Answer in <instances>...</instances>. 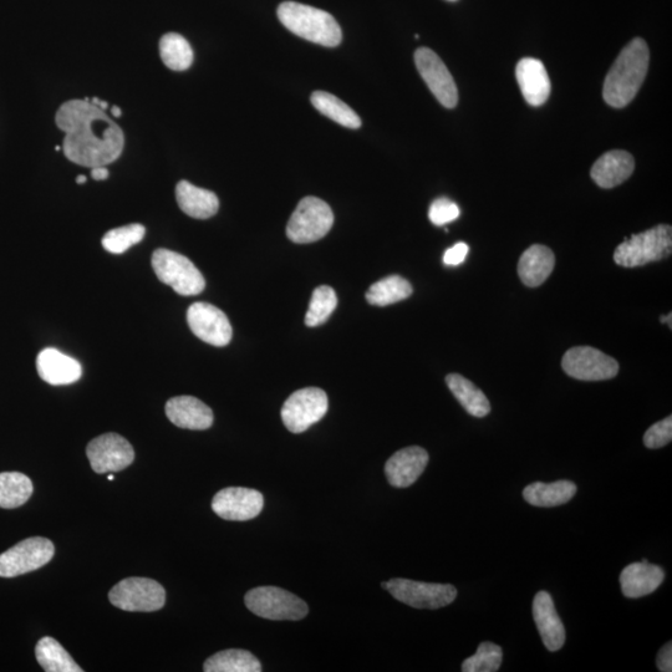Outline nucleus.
<instances>
[{
	"mask_svg": "<svg viewBox=\"0 0 672 672\" xmlns=\"http://www.w3.org/2000/svg\"><path fill=\"white\" fill-rule=\"evenodd\" d=\"M55 122L65 134L64 155L76 165H110L124 151V131L91 101L71 100L61 105Z\"/></svg>",
	"mask_w": 672,
	"mask_h": 672,
	"instance_id": "1",
	"label": "nucleus"
},
{
	"mask_svg": "<svg viewBox=\"0 0 672 672\" xmlns=\"http://www.w3.org/2000/svg\"><path fill=\"white\" fill-rule=\"evenodd\" d=\"M650 53L645 40L635 38L621 50L605 79V103L621 109L634 100L648 74Z\"/></svg>",
	"mask_w": 672,
	"mask_h": 672,
	"instance_id": "2",
	"label": "nucleus"
},
{
	"mask_svg": "<svg viewBox=\"0 0 672 672\" xmlns=\"http://www.w3.org/2000/svg\"><path fill=\"white\" fill-rule=\"evenodd\" d=\"M278 18L289 32L323 47H338L343 39L333 15L310 5L284 2L279 5Z\"/></svg>",
	"mask_w": 672,
	"mask_h": 672,
	"instance_id": "3",
	"label": "nucleus"
},
{
	"mask_svg": "<svg viewBox=\"0 0 672 672\" xmlns=\"http://www.w3.org/2000/svg\"><path fill=\"white\" fill-rule=\"evenodd\" d=\"M672 251V228L659 224L648 231L633 234L615 249L614 261L624 268L643 267L663 261Z\"/></svg>",
	"mask_w": 672,
	"mask_h": 672,
	"instance_id": "4",
	"label": "nucleus"
},
{
	"mask_svg": "<svg viewBox=\"0 0 672 672\" xmlns=\"http://www.w3.org/2000/svg\"><path fill=\"white\" fill-rule=\"evenodd\" d=\"M152 268L160 282L170 285L182 297H193L206 288L205 277L190 259L168 249H157L152 254Z\"/></svg>",
	"mask_w": 672,
	"mask_h": 672,
	"instance_id": "5",
	"label": "nucleus"
},
{
	"mask_svg": "<svg viewBox=\"0 0 672 672\" xmlns=\"http://www.w3.org/2000/svg\"><path fill=\"white\" fill-rule=\"evenodd\" d=\"M333 224L334 213L327 202L317 197H305L290 217L287 236L298 244L317 242L327 236Z\"/></svg>",
	"mask_w": 672,
	"mask_h": 672,
	"instance_id": "6",
	"label": "nucleus"
},
{
	"mask_svg": "<svg viewBox=\"0 0 672 672\" xmlns=\"http://www.w3.org/2000/svg\"><path fill=\"white\" fill-rule=\"evenodd\" d=\"M244 603L253 614L268 620H302L309 613L302 599L278 587H258L246 594Z\"/></svg>",
	"mask_w": 672,
	"mask_h": 672,
	"instance_id": "7",
	"label": "nucleus"
},
{
	"mask_svg": "<svg viewBox=\"0 0 672 672\" xmlns=\"http://www.w3.org/2000/svg\"><path fill=\"white\" fill-rule=\"evenodd\" d=\"M109 599L115 608L125 612H157L164 608L166 590L149 578H126L110 590Z\"/></svg>",
	"mask_w": 672,
	"mask_h": 672,
	"instance_id": "8",
	"label": "nucleus"
},
{
	"mask_svg": "<svg viewBox=\"0 0 672 672\" xmlns=\"http://www.w3.org/2000/svg\"><path fill=\"white\" fill-rule=\"evenodd\" d=\"M383 588L399 602L416 609L436 610L455 602L457 589L451 584L415 582L394 578L383 583Z\"/></svg>",
	"mask_w": 672,
	"mask_h": 672,
	"instance_id": "9",
	"label": "nucleus"
},
{
	"mask_svg": "<svg viewBox=\"0 0 672 672\" xmlns=\"http://www.w3.org/2000/svg\"><path fill=\"white\" fill-rule=\"evenodd\" d=\"M327 392L318 388L295 391L282 407L283 424L293 434H302L327 415Z\"/></svg>",
	"mask_w": 672,
	"mask_h": 672,
	"instance_id": "10",
	"label": "nucleus"
},
{
	"mask_svg": "<svg viewBox=\"0 0 672 672\" xmlns=\"http://www.w3.org/2000/svg\"><path fill=\"white\" fill-rule=\"evenodd\" d=\"M55 554L52 541L43 537L25 539L0 554V577L14 578L44 567Z\"/></svg>",
	"mask_w": 672,
	"mask_h": 672,
	"instance_id": "11",
	"label": "nucleus"
},
{
	"mask_svg": "<svg viewBox=\"0 0 672 672\" xmlns=\"http://www.w3.org/2000/svg\"><path fill=\"white\" fill-rule=\"evenodd\" d=\"M562 368L570 378L603 381L619 373L618 361L592 346H575L564 354Z\"/></svg>",
	"mask_w": 672,
	"mask_h": 672,
	"instance_id": "12",
	"label": "nucleus"
},
{
	"mask_svg": "<svg viewBox=\"0 0 672 672\" xmlns=\"http://www.w3.org/2000/svg\"><path fill=\"white\" fill-rule=\"evenodd\" d=\"M86 455L91 468L100 475L125 470L135 460L134 447L117 434L96 437L86 448Z\"/></svg>",
	"mask_w": 672,
	"mask_h": 672,
	"instance_id": "13",
	"label": "nucleus"
},
{
	"mask_svg": "<svg viewBox=\"0 0 672 672\" xmlns=\"http://www.w3.org/2000/svg\"><path fill=\"white\" fill-rule=\"evenodd\" d=\"M415 64L421 78L425 80L431 93L447 109L458 103V90L444 61L429 48H420L415 53Z\"/></svg>",
	"mask_w": 672,
	"mask_h": 672,
	"instance_id": "14",
	"label": "nucleus"
},
{
	"mask_svg": "<svg viewBox=\"0 0 672 672\" xmlns=\"http://www.w3.org/2000/svg\"><path fill=\"white\" fill-rule=\"evenodd\" d=\"M187 323L192 333L207 344L222 348L231 343L232 325L227 315L215 305L192 304L187 312Z\"/></svg>",
	"mask_w": 672,
	"mask_h": 672,
	"instance_id": "15",
	"label": "nucleus"
},
{
	"mask_svg": "<svg viewBox=\"0 0 672 672\" xmlns=\"http://www.w3.org/2000/svg\"><path fill=\"white\" fill-rule=\"evenodd\" d=\"M261 492L244 487H228L218 492L212 501L213 512L226 521H249L262 512Z\"/></svg>",
	"mask_w": 672,
	"mask_h": 672,
	"instance_id": "16",
	"label": "nucleus"
},
{
	"mask_svg": "<svg viewBox=\"0 0 672 672\" xmlns=\"http://www.w3.org/2000/svg\"><path fill=\"white\" fill-rule=\"evenodd\" d=\"M429 460V453L425 448L419 446L402 448L386 462V478H388L392 487H410L424 473L425 468L429 465Z\"/></svg>",
	"mask_w": 672,
	"mask_h": 672,
	"instance_id": "17",
	"label": "nucleus"
},
{
	"mask_svg": "<svg viewBox=\"0 0 672 672\" xmlns=\"http://www.w3.org/2000/svg\"><path fill=\"white\" fill-rule=\"evenodd\" d=\"M166 415L173 425L186 430H207L213 425V412L193 396H177L167 401Z\"/></svg>",
	"mask_w": 672,
	"mask_h": 672,
	"instance_id": "18",
	"label": "nucleus"
},
{
	"mask_svg": "<svg viewBox=\"0 0 672 672\" xmlns=\"http://www.w3.org/2000/svg\"><path fill=\"white\" fill-rule=\"evenodd\" d=\"M533 619L549 651H558L565 643V628L548 592H539L533 600Z\"/></svg>",
	"mask_w": 672,
	"mask_h": 672,
	"instance_id": "19",
	"label": "nucleus"
},
{
	"mask_svg": "<svg viewBox=\"0 0 672 672\" xmlns=\"http://www.w3.org/2000/svg\"><path fill=\"white\" fill-rule=\"evenodd\" d=\"M665 572L658 565L643 559L623 569L620 574L621 592L626 598L638 599L654 593L664 582Z\"/></svg>",
	"mask_w": 672,
	"mask_h": 672,
	"instance_id": "20",
	"label": "nucleus"
},
{
	"mask_svg": "<svg viewBox=\"0 0 672 672\" xmlns=\"http://www.w3.org/2000/svg\"><path fill=\"white\" fill-rule=\"evenodd\" d=\"M517 81L524 99L532 106H541L551 95V80L541 60L524 58L517 64Z\"/></svg>",
	"mask_w": 672,
	"mask_h": 672,
	"instance_id": "21",
	"label": "nucleus"
},
{
	"mask_svg": "<svg viewBox=\"0 0 672 672\" xmlns=\"http://www.w3.org/2000/svg\"><path fill=\"white\" fill-rule=\"evenodd\" d=\"M37 369L40 378L54 386L74 384L83 374L78 360L53 348L45 349L38 355Z\"/></svg>",
	"mask_w": 672,
	"mask_h": 672,
	"instance_id": "22",
	"label": "nucleus"
},
{
	"mask_svg": "<svg viewBox=\"0 0 672 672\" xmlns=\"http://www.w3.org/2000/svg\"><path fill=\"white\" fill-rule=\"evenodd\" d=\"M635 168L634 157L626 151H610L595 162L590 171L593 181L602 188H614L628 180Z\"/></svg>",
	"mask_w": 672,
	"mask_h": 672,
	"instance_id": "23",
	"label": "nucleus"
},
{
	"mask_svg": "<svg viewBox=\"0 0 672 672\" xmlns=\"http://www.w3.org/2000/svg\"><path fill=\"white\" fill-rule=\"evenodd\" d=\"M556 257L551 248L542 244H533L521 256L518 262V276L527 287L536 288L551 276Z\"/></svg>",
	"mask_w": 672,
	"mask_h": 672,
	"instance_id": "24",
	"label": "nucleus"
},
{
	"mask_svg": "<svg viewBox=\"0 0 672 672\" xmlns=\"http://www.w3.org/2000/svg\"><path fill=\"white\" fill-rule=\"evenodd\" d=\"M176 200L182 212L196 220H208L215 216L220 208L216 193L203 190L187 181L178 182Z\"/></svg>",
	"mask_w": 672,
	"mask_h": 672,
	"instance_id": "25",
	"label": "nucleus"
},
{
	"mask_svg": "<svg viewBox=\"0 0 672 672\" xmlns=\"http://www.w3.org/2000/svg\"><path fill=\"white\" fill-rule=\"evenodd\" d=\"M577 490V485L572 481L536 482L524 488L523 498L534 507L551 508L568 503Z\"/></svg>",
	"mask_w": 672,
	"mask_h": 672,
	"instance_id": "26",
	"label": "nucleus"
},
{
	"mask_svg": "<svg viewBox=\"0 0 672 672\" xmlns=\"http://www.w3.org/2000/svg\"><path fill=\"white\" fill-rule=\"evenodd\" d=\"M446 384L468 414L478 419L490 414V401L483 391L470 380L463 378L460 374H450L446 376Z\"/></svg>",
	"mask_w": 672,
	"mask_h": 672,
	"instance_id": "27",
	"label": "nucleus"
},
{
	"mask_svg": "<svg viewBox=\"0 0 672 672\" xmlns=\"http://www.w3.org/2000/svg\"><path fill=\"white\" fill-rule=\"evenodd\" d=\"M203 670L206 672H261L262 665L247 650L229 649L207 659Z\"/></svg>",
	"mask_w": 672,
	"mask_h": 672,
	"instance_id": "28",
	"label": "nucleus"
},
{
	"mask_svg": "<svg viewBox=\"0 0 672 672\" xmlns=\"http://www.w3.org/2000/svg\"><path fill=\"white\" fill-rule=\"evenodd\" d=\"M35 656L40 666L47 672H83L68 651L58 641L49 636L39 640Z\"/></svg>",
	"mask_w": 672,
	"mask_h": 672,
	"instance_id": "29",
	"label": "nucleus"
},
{
	"mask_svg": "<svg viewBox=\"0 0 672 672\" xmlns=\"http://www.w3.org/2000/svg\"><path fill=\"white\" fill-rule=\"evenodd\" d=\"M412 292L414 289L409 280L400 276H390L371 285L366 293V300L376 307H388V305L410 298Z\"/></svg>",
	"mask_w": 672,
	"mask_h": 672,
	"instance_id": "30",
	"label": "nucleus"
},
{
	"mask_svg": "<svg viewBox=\"0 0 672 672\" xmlns=\"http://www.w3.org/2000/svg\"><path fill=\"white\" fill-rule=\"evenodd\" d=\"M310 101H312L314 108L320 114L329 117L336 124L354 130L359 129L361 126L359 115L349 105H346L344 101H341L332 94L325 93V91H315Z\"/></svg>",
	"mask_w": 672,
	"mask_h": 672,
	"instance_id": "31",
	"label": "nucleus"
},
{
	"mask_svg": "<svg viewBox=\"0 0 672 672\" xmlns=\"http://www.w3.org/2000/svg\"><path fill=\"white\" fill-rule=\"evenodd\" d=\"M32 495L33 483L29 477L19 472L0 473V508L23 506Z\"/></svg>",
	"mask_w": 672,
	"mask_h": 672,
	"instance_id": "32",
	"label": "nucleus"
},
{
	"mask_svg": "<svg viewBox=\"0 0 672 672\" xmlns=\"http://www.w3.org/2000/svg\"><path fill=\"white\" fill-rule=\"evenodd\" d=\"M160 55L168 69L185 71L193 63V50L182 35L168 33L160 40Z\"/></svg>",
	"mask_w": 672,
	"mask_h": 672,
	"instance_id": "33",
	"label": "nucleus"
},
{
	"mask_svg": "<svg viewBox=\"0 0 672 672\" xmlns=\"http://www.w3.org/2000/svg\"><path fill=\"white\" fill-rule=\"evenodd\" d=\"M338 305L335 290L329 285H320L314 289L309 309L305 315V324L310 328L319 327L330 318Z\"/></svg>",
	"mask_w": 672,
	"mask_h": 672,
	"instance_id": "34",
	"label": "nucleus"
},
{
	"mask_svg": "<svg viewBox=\"0 0 672 672\" xmlns=\"http://www.w3.org/2000/svg\"><path fill=\"white\" fill-rule=\"evenodd\" d=\"M146 229L142 224H129L120 228L111 229L103 238L105 251L112 254H122L144 239Z\"/></svg>",
	"mask_w": 672,
	"mask_h": 672,
	"instance_id": "35",
	"label": "nucleus"
},
{
	"mask_svg": "<svg viewBox=\"0 0 672 672\" xmlns=\"http://www.w3.org/2000/svg\"><path fill=\"white\" fill-rule=\"evenodd\" d=\"M503 659L501 646L490 643H482L478 646L476 654L463 661V672H496L500 670Z\"/></svg>",
	"mask_w": 672,
	"mask_h": 672,
	"instance_id": "36",
	"label": "nucleus"
},
{
	"mask_svg": "<svg viewBox=\"0 0 672 672\" xmlns=\"http://www.w3.org/2000/svg\"><path fill=\"white\" fill-rule=\"evenodd\" d=\"M460 207L446 197L437 198L432 202L429 218L435 226H445L447 223L456 221L460 217Z\"/></svg>",
	"mask_w": 672,
	"mask_h": 672,
	"instance_id": "37",
	"label": "nucleus"
},
{
	"mask_svg": "<svg viewBox=\"0 0 672 672\" xmlns=\"http://www.w3.org/2000/svg\"><path fill=\"white\" fill-rule=\"evenodd\" d=\"M672 440V417L656 422L644 435V445L651 450L664 447Z\"/></svg>",
	"mask_w": 672,
	"mask_h": 672,
	"instance_id": "38",
	"label": "nucleus"
},
{
	"mask_svg": "<svg viewBox=\"0 0 672 672\" xmlns=\"http://www.w3.org/2000/svg\"><path fill=\"white\" fill-rule=\"evenodd\" d=\"M468 252H470L468 244L463 242L457 243L452 248L447 249L444 256V263L446 266L451 267L460 266V264L465 262Z\"/></svg>",
	"mask_w": 672,
	"mask_h": 672,
	"instance_id": "39",
	"label": "nucleus"
},
{
	"mask_svg": "<svg viewBox=\"0 0 672 672\" xmlns=\"http://www.w3.org/2000/svg\"><path fill=\"white\" fill-rule=\"evenodd\" d=\"M656 665L661 672H671L672 671V644H666L663 649L659 651L658 659H656Z\"/></svg>",
	"mask_w": 672,
	"mask_h": 672,
	"instance_id": "40",
	"label": "nucleus"
},
{
	"mask_svg": "<svg viewBox=\"0 0 672 672\" xmlns=\"http://www.w3.org/2000/svg\"><path fill=\"white\" fill-rule=\"evenodd\" d=\"M91 177H93L95 181L108 180L109 170L105 166L91 168Z\"/></svg>",
	"mask_w": 672,
	"mask_h": 672,
	"instance_id": "41",
	"label": "nucleus"
},
{
	"mask_svg": "<svg viewBox=\"0 0 672 672\" xmlns=\"http://www.w3.org/2000/svg\"><path fill=\"white\" fill-rule=\"evenodd\" d=\"M671 314L669 315H663V317L660 318V322L664 324H669V328L671 329Z\"/></svg>",
	"mask_w": 672,
	"mask_h": 672,
	"instance_id": "42",
	"label": "nucleus"
},
{
	"mask_svg": "<svg viewBox=\"0 0 672 672\" xmlns=\"http://www.w3.org/2000/svg\"><path fill=\"white\" fill-rule=\"evenodd\" d=\"M111 114L115 117H120L122 115V111L120 108H117V106H114V108L111 109Z\"/></svg>",
	"mask_w": 672,
	"mask_h": 672,
	"instance_id": "43",
	"label": "nucleus"
},
{
	"mask_svg": "<svg viewBox=\"0 0 672 672\" xmlns=\"http://www.w3.org/2000/svg\"><path fill=\"white\" fill-rule=\"evenodd\" d=\"M86 181H88V180H86V177L83 176V175L78 176V178H76V182H78V185H84V183H86Z\"/></svg>",
	"mask_w": 672,
	"mask_h": 672,
	"instance_id": "44",
	"label": "nucleus"
},
{
	"mask_svg": "<svg viewBox=\"0 0 672 672\" xmlns=\"http://www.w3.org/2000/svg\"><path fill=\"white\" fill-rule=\"evenodd\" d=\"M99 108L105 111L106 109L109 108V104L106 103V101H100Z\"/></svg>",
	"mask_w": 672,
	"mask_h": 672,
	"instance_id": "45",
	"label": "nucleus"
},
{
	"mask_svg": "<svg viewBox=\"0 0 672 672\" xmlns=\"http://www.w3.org/2000/svg\"><path fill=\"white\" fill-rule=\"evenodd\" d=\"M108 478H109V481L114 480V476H112V475H110Z\"/></svg>",
	"mask_w": 672,
	"mask_h": 672,
	"instance_id": "46",
	"label": "nucleus"
},
{
	"mask_svg": "<svg viewBox=\"0 0 672 672\" xmlns=\"http://www.w3.org/2000/svg\"><path fill=\"white\" fill-rule=\"evenodd\" d=\"M448 2H456V0H448Z\"/></svg>",
	"mask_w": 672,
	"mask_h": 672,
	"instance_id": "47",
	"label": "nucleus"
}]
</instances>
